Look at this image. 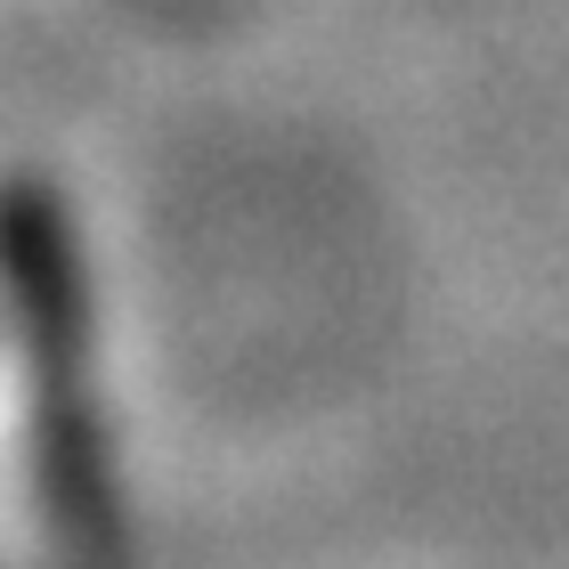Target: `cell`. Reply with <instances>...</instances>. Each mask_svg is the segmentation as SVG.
<instances>
[{
  "instance_id": "1",
  "label": "cell",
  "mask_w": 569,
  "mask_h": 569,
  "mask_svg": "<svg viewBox=\"0 0 569 569\" xmlns=\"http://www.w3.org/2000/svg\"><path fill=\"white\" fill-rule=\"evenodd\" d=\"M0 301L24 358L33 488L58 537V569H139L114 488V439L90 407V284L66 203L41 179L0 188Z\"/></svg>"
}]
</instances>
